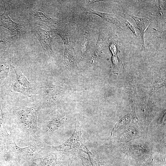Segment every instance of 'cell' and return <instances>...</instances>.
Segmentation results:
<instances>
[{"label": "cell", "mask_w": 166, "mask_h": 166, "mask_svg": "<svg viewBox=\"0 0 166 166\" xmlns=\"http://www.w3.org/2000/svg\"><path fill=\"white\" fill-rule=\"evenodd\" d=\"M40 106H14L10 112V125L15 137L26 142L40 143L41 129L37 124V117Z\"/></svg>", "instance_id": "cell-1"}, {"label": "cell", "mask_w": 166, "mask_h": 166, "mask_svg": "<svg viewBox=\"0 0 166 166\" xmlns=\"http://www.w3.org/2000/svg\"><path fill=\"white\" fill-rule=\"evenodd\" d=\"M15 137L14 135L11 134L6 140L10 162H15L20 165L27 163L32 159L39 157L45 152L43 150L44 144L42 142L31 143L27 147L21 148L15 143Z\"/></svg>", "instance_id": "cell-2"}, {"label": "cell", "mask_w": 166, "mask_h": 166, "mask_svg": "<svg viewBox=\"0 0 166 166\" xmlns=\"http://www.w3.org/2000/svg\"><path fill=\"white\" fill-rule=\"evenodd\" d=\"M81 135V130L80 127L78 125L75 124L72 135L65 142L56 146H49L44 144V150L46 152H76L83 143Z\"/></svg>", "instance_id": "cell-3"}, {"label": "cell", "mask_w": 166, "mask_h": 166, "mask_svg": "<svg viewBox=\"0 0 166 166\" xmlns=\"http://www.w3.org/2000/svg\"><path fill=\"white\" fill-rule=\"evenodd\" d=\"M12 67L15 72L16 81L12 84L10 91L20 93L29 97L33 94H38L33 85L27 80L19 68L14 66L13 63Z\"/></svg>", "instance_id": "cell-4"}, {"label": "cell", "mask_w": 166, "mask_h": 166, "mask_svg": "<svg viewBox=\"0 0 166 166\" xmlns=\"http://www.w3.org/2000/svg\"><path fill=\"white\" fill-rule=\"evenodd\" d=\"M31 32L36 37L42 47L44 54L48 57H53L55 53L52 47V42L54 37L53 30L48 31L42 29L37 25L31 28Z\"/></svg>", "instance_id": "cell-5"}, {"label": "cell", "mask_w": 166, "mask_h": 166, "mask_svg": "<svg viewBox=\"0 0 166 166\" xmlns=\"http://www.w3.org/2000/svg\"><path fill=\"white\" fill-rule=\"evenodd\" d=\"M64 154L60 152H46L42 157L32 159L27 163L37 166H60L64 160Z\"/></svg>", "instance_id": "cell-6"}, {"label": "cell", "mask_w": 166, "mask_h": 166, "mask_svg": "<svg viewBox=\"0 0 166 166\" xmlns=\"http://www.w3.org/2000/svg\"><path fill=\"white\" fill-rule=\"evenodd\" d=\"M4 13L0 14V26L5 28L16 34L20 35L24 34L25 29L23 25L13 21L9 16L7 12L5 5Z\"/></svg>", "instance_id": "cell-7"}, {"label": "cell", "mask_w": 166, "mask_h": 166, "mask_svg": "<svg viewBox=\"0 0 166 166\" xmlns=\"http://www.w3.org/2000/svg\"><path fill=\"white\" fill-rule=\"evenodd\" d=\"M32 14L36 20L53 28H53L55 30L63 25L64 21L52 18L40 11H34Z\"/></svg>", "instance_id": "cell-8"}, {"label": "cell", "mask_w": 166, "mask_h": 166, "mask_svg": "<svg viewBox=\"0 0 166 166\" xmlns=\"http://www.w3.org/2000/svg\"><path fill=\"white\" fill-rule=\"evenodd\" d=\"M11 62L10 57L6 52L0 56V83L7 76L12 66Z\"/></svg>", "instance_id": "cell-9"}, {"label": "cell", "mask_w": 166, "mask_h": 166, "mask_svg": "<svg viewBox=\"0 0 166 166\" xmlns=\"http://www.w3.org/2000/svg\"><path fill=\"white\" fill-rule=\"evenodd\" d=\"M86 9L85 10L86 13L97 15L100 17L104 20L114 24L122 29L121 25L120 22L113 14L97 11L93 10L89 7H86Z\"/></svg>", "instance_id": "cell-10"}, {"label": "cell", "mask_w": 166, "mask_h": 166, "mask_svg": "<svg viewBox=\"0 0 166 166\" xmlns=\"http://www.w3.org/2000/svg\"><path fill=\"white\" fill-rule=\"evenodd\" d=\"M79 150L88 154L92 166H102L100 158L93 148L86 146L85 144L83 143Z\"/></svg>", "instance_id": "cell-11"}, {"label": "cell", "mask_w": 166, "mask_h": 166, "mask_svg": "<svg viewBox=\"0 0 166 166\" xmlns=\"http://www.w3.org/2000/svg\"><path fill=\"white\" fill-rule=\"evenodd\" d=\"M128 15L132 18L136 22L137 29L139 30L141 38L142 48H145L144 36L146 30L149 26L150 22L147 19L135 16L133 15Z\"/></svg>", "instance_id": "cell-12"}, {"label": "cell", "mask_w": 166, "mask_h": 166, "mask_svg": "<svg viewBox=\"0 0 166 166\" xmlns=\"http://www.w3.org/2000/svg\"><path fill=\"white\" fill-rule=\"evenodd\" d=\"M17 36L16 34L12 35L5 32L1 34L0 36V56L6 52V49L12 44Z\"/></svg>", "instance_id": "cell-13"}, {"label": "cell", "mask_w": 166, "mask_h": 166, "mask_svg": "<svg viewBox=\"0 0 166 166\" xmlns=\"http://www.w3.org/2000/svg\"><path fill=\"white\" fill-rule=\"evenodd\" d=\"M4 124V115L0 105V136H3V128Z\"/></svg>", "instance_id": "cell-14"}, {"label": "cell", "mask_w": 166, "mask_h": 166, "mask_svg": "<svg viewBox=\"0 0 166 166\" xmlns=\"http://www.w3.org/2000/svg\"><path fill=\"white\" fill-rule=\"evenodd\" d=\"M124 23L126 26L129 29L131 30L132 32L133 33V34L136 36V34L135 31V27L132 25L127 20H125L124 21Z\"/></svg>", "instance_id": "cell-15"}, {"label": "cell", "mask_w": 166, "mask_h": 166, "mask_svg": "<svg viewBox=\"0 0 166 166\" xmlns=\"http://www.w3.org/2000/svg\"><path fill=\"white\" fill-rule=\"evenodd\" d=\"M80 157L82 162L83 166H92L89 161L87 158L80 155Z\"/></svg>", "instance_id": "cell-16"}, {"label": "cell", "mask_w": 166, "mask_h": 166, "mask_svg": "<svg viewBox=\"0 0 166 166\" xmlns=\"http://www.w3.org/2000/svg\"><path fill=\"white\" fill-rule=\"evenodd\" d=\"M110 49L113 55L117 54V47L114 43H112L110 45Z\"/></svg>", "instance_id": "cell-17"}, {"label": "cell", "mask_w": 166, "mask_h": 166, "mask_svg": "<svg viewBox=\"0 0 166 166\" xmlns=\"http://www.w3.org/2000/svg\"><path fill=\"white\" fill-rule=\"evenodd\" d=\"M112 61L113 66L116 67H117L118 64V61L117 54L113 55L112 58Z\"/></svg>", "instance_id": "cell-18"}, {"label": "cell", "mask_w": 166, "mask_h": 166, "mask_svg": "<svg viewBox=\"0 0 166 166\" xmlns=\"http://www.w3.org/2000/svg\"><path fill=\"white\" fill-rule=\"evenodd\" d=\"M28 163H26L22 165H20L14 162L8 163V164L6 166H28L27 164Z\"/></svg>", "instance_id": "cell-19"}, {"label": "cell", "mask_w": 166, "mask_h": 166, "mask_svg": "<svg viewBox=\"0 0 166 166\" xmlns=\"http://www.w3.org/2000/svg\"><path fill=\"white\" fill-rule=\"evenodd\" d=\"M68 166H70L69 165H68Z\"/></svg>", "instance_id": "cell-20"}]
</instances>
